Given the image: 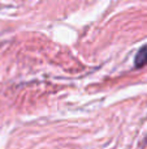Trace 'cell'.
I'll use <instances>...</instances> for the list:
<instances>
[{
	"instance_id": "cell-1",
	"label": "cell",
	"mask_w": 147,
	"mask_h": 149,
	"mask_svg": "<svg viewBox=\"0 0 147 149\" xmlns=\"http://www.w3.org/2000/svg\"><path fill=\"white\" fill-rule=\"evenodd\" d=\"M134 64H135V67H138V68L147 64V45L143 46L142 49L138 51L137 56H135V59H134Z\"/></svg>"
}]
</instances>
